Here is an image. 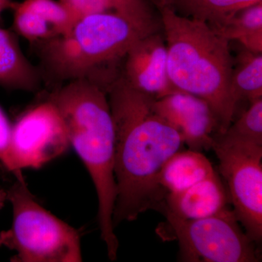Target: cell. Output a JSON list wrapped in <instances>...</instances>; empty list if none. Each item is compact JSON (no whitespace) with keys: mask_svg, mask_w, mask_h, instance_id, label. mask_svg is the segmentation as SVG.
Segmentation results:
<instances>
[{"mask_svg":"<svg viewBox=\"0 0 262 262\" xmlns=\"http://www.w3.org/2000/svg\"><path fill=\"white\" fill-rule=\"evenodd\" d=\"M105 91L115 127V227L150 208L160 209L165 199L158 186L160 171L185 144L156 113L155 99L134 89L121 74Z\"/></svg>","mask_w":262,"mask_h":262,"instance_id":"1","label":"cell"},{"mask_svg":"<svg viewBox=\"0 0 262 262\" xmlns=\"http://www.w3.org/2000/svg\"><path fill=\"white\" fill-rule=\"evenodd\" d=\"M47 99L56 106L67 127L71 145L92 179L98 200L101 237L112 261L119 242L113 212L117 196L115 127L106 91L89 80L70 81L54 88Z\"/></svg>","mask_w":262,"mask_h":262,"instance_id":"2","label":"cell"},{"mask_svg":"<svg viewBox=\"0 0 262 262\" xmlns=\"http://www.w3.org/2000/svg\"><path fill=\"white\" fill-rule=\"evenodd\" d=\"M145 36L119 15L93 13L77 19L64 34L31 46L43 84L51 89L77 80L104 88L120 73L128 50Z\"/></svg>","mask_w":262,"mask_h":262,"instance_id":"3","label":"cell"},{"mask_svg":"<svg viewBox=\"0 0 262 262\" xmlns=\"http://www.w3.org/2000/svg\"><path fill=\"white\" fill-rule=\"evenodd\" d=\"M168 51L170 80L177 90L211 106L223 134L233 122L237 103L231 91L233 60L229 42L208 24L158 8Z\"/></svg>","mask_w":262,"mask_h":262,"instance_id":"4","label":"cell"},{"mask_svg":"<svg viewBox=\"0 0 262 262\" xmlns=\"http://www.w3.org/2000/svg\"><path fill=\"white\" fill-rule=\"evenodd\" d=\"M15 177L7 194L13 206V225L0 233V246L16 252L15 261H82L77 229L39 204L20 172Z\"/></svg>","mask_w":262,"mask_h":262,"instance_id":"5","label":"cell"},{"mask_svg":"<svg viewBox=\"0 0 262 262\" xmlns=\"http://www.w3.org/2000/svg\"><path fill=\"white\" fill-rule=\"evenodd\" d=\"M165 213L164 229L172 233L180 248V258L187 262H256L258 246L241 229L232 208L195 220Z\"/></svg>","mask_w":262,"mask_h":262,"instance_id":"6","label":"cell"},{"mask_svg":"<svg viewBox=\"0 0 262 262\" xmlns=\"http://www.w3.org/2000/svg\"><path fill=\"white\" fill-rule=\"evenodd\" d=\"M230 204L246 234L257 246L262 241V146L213 139Z\"/></svg>","mask_w":262,"mask_h":262,"instance_id":"7","label":"cell"},{"mask_svg":"<svg viewBox=\"0 0 262 262\" xmlns=\"http://www.w3.org/2000/svg\"><path fill=\"white\" fill-rule=\"evenodd\" d=\"M70 141L63 119L56 106L46 98L29 108L12 127L10 172L38 168L63 155Z\"/></svg>","mask_w":262,"mask_h":262,"instance_id":"8","label":"cell"},{"mask_svg":"<svg viewBox=\"0 0 262 262\" xmlns=\"http://www.w3.org/2000/svg\"><path fill=\"white\" fill-rule=\"evenodd\" d=\"M154 108L178 131L189 149H211L220 127L214 112L206 101L178 90L155 100Z\"/></svg>","mask_w":262,"mask_h":262,"instance_id":"9","label":"cell"},{"mask_svg":"<svg viewBox=\"0 0 262 262\" xmlns=\"http://www.w3.org/2000/svg\"><path fill=\"white\" fill-rule=\"evenodd\" d=\"M120 73L134 89L155 100L178 91L169 77L166 43L158 32L133 45L122 60Z\"/></svg>","mask_w":262,"mask_h":262,"instance_id":"10","label":"cell"},{"mask_svg":"<svg viewBox=\"0 0 262 262\" xmlns=\"http://www.w3.org/2000/svg\"><path fill=\"white\" fill-rule=\"evenodd\" d=\"M227 188L215 173L180 192L165 196L160 211L179 219L195 220L231 209Z\"/></svg>","mask_w":262,"mask_h":262,"instance_id":"11","label":"cell"},{"mask_svg":"<svg viewBox=\"0 0 262 262\" xmlns=\"http://www.w3.org/2000/svg\"><path fill=\"white\" fill-rule=\"evenodd\" d=\"M43 84L40 71L24 54L18 35L0 27V86L35 93Z\"/></svg>","mask_w":262,"mask_h":262,"instance_id":"12","label":"cell"},{"mask_svg":"<svg viewBox=\"0 0 262 262\" xmlns=\"http://www.w3.org/2000/svg\"><path fill=\"white\" fill-rule=\"evenodd\" d=\"M74 23L84 15L108 13L130 22L145 35L158 32V20L150 0H60Z\"/></svg>","mask_w":262,"mask_h":262,"instance_id":"13","label":"cell"},{"mask_svg":"<svg viewBox=\"0 0 262 262\" xmlns=\"http://www.w3.org/2000/svg\"><path fill=\"white\" fill-rule=\"evenodd\" d=\"M215 173L212 163L201 151L180 150L164 165L158 186L165 196L182 192Z\"/></svg>","mask_w":262,"mask_h":262,"instance_id":"14","label":"cell"},{"mask_svg":"<svg viewBox=\"0 0 262 262\" xmlns=\"http://www.w3.org/2000/svg\"><path fill=\"white\" fill-rule=\"evenodd\" d=\"M157 9L167 8L177 14L201 20L219 30L239 10L262 0H150Z\"/></svg>","mask_w":262,"mask_h":262,"instance_id":"15","label":"cell"},{"mask_svg":"<svg viewBox=\"0 0 262 262\" xmlns=\"http://www.w3.org/2000/svg\"><path fill=\"white\" fill-rule=\"evenodd\" d=\"M215 32L248 51L262 53V2L239 10Z\"/></svg>","mask_w":262,"mask_h":262,"instance_id":"16","label":"cell"},{"mask_svg":"<svg viewBox=\"0 0 262 262\" xmlns=\"http://www.w3.org/2000/svg\"><path fill=\"white\" fill-rule=\"evenodd\" d=\"M231 91L236 102L262 98V54L244 50L239 53L231 75Z\"/></svg>","mask_w":262,"mask_h":262,"instance_id":"17","label":"cell"},{"mask_svg":"<svg viewBox=\"0 0 262 262\" xmlns=\"http://www.w3.org/2000/svg\"><path fill=\"white\" fill-rule=\"evenodd\" d=\"M10 9L13 10L14 32L31 45L58 36L47 17L26 0L13 2Z\"/></svg>","mask_w":262,"mask_h":262,"instance_id":"18","label":"cell"},{"mask_svg":"<svg viewBox=\"0 0 262 262\" xmlns=\"http://www.w3.org/2000/svg\"><path fill=\"white\" fill-rule=\"evenodd\" d=\"M250 103L249 108L225 132L215 135V139L262 146V98Z\"/></svg>","mask_w":262,"mask_h":262,"instance_id":"19","label":"cell"},{"mask_svg":"<svg viewBox=\"0 0 262 262\" xmlns=\"http://www.w3.org/2000/svg\"><path fill=\"white\" fill-rule=\"evenodd\" d=\"M12 126L9 120L0 107V162L9 170L10 145Z\"/></svg>","mask_w":262,"mask_h":262,"instance_id":"20","label":"cell"},{"mask_svg":"<svg viewBox=\"0 0 262 262\" xmlns=\"http://www.w3.org/2000/svg\"><path fill=\"white\" fill-rule=\"evenodd\" d=\"M13 0H0V16L5 10L10 9Z\"/></svg>","mask_w":262,"mask_h":262,"instance_id":"21","label":"cell"}]
</instances>
